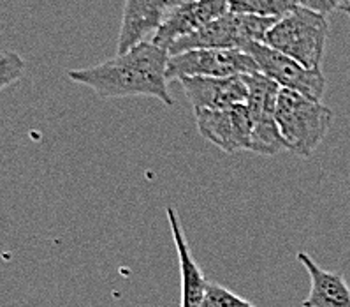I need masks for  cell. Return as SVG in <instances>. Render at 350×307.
Returning <instances> with one entry per match:
<instances>
[{
	"mask_svg": "<svg viewBox=\"0 0 350 307\" xmlns=\"http://www.w3.org/2000/svg\"><path fill=\"white\" fill-rule=\"evenodd\" d=\"M299 4L301 8H306L310 11L327 16V14L338 11V9L350 5V0H299Z\"/></svg>",
	"mask_w": 350,
	"mask_h": 307,
	"instance_id": "17",
	"label": "cell"
},
{
	"mask_svg": "<svg viewBox=\"0 0 350 307\" xmlns=\"http://www.w3.org/2000/svg\"><path fill=\"white\" fill-rule=\"evenodd\" d=\"M194 113L199 134L224 152H254V124L247 104L222 112L198 110Z\"/></svg>",
	"mask_w": 350,
	"mask_h": 307,
	"instance_id": "8",
	"label": "cell"
},
{
	"mask_svg": "<svg viewBox=\"0 0 350 307\" xmlns=\"http://www.w3.org/2000/svg\"><path fill=\"white\" fill-rule=\"evenodd\" d=\"M190 104L198 110L222 112L247 104L248 87L245 76L231 78H183L180 79Z\"/></svg>",
	"mask_w": 350,
	"mask_h": 307,
	"instance_id": "11",
	"label": "cell"
},
{
	"mask_svg": "<svg viewBox=\"0 0 350 307\" xmlns=\"http://www.w3.org/2000/svg\"><path fill=\"white\" fill-rule=\"evenodd\" d=\"M231 0H196L189 4L171 8L164 25L153 36L152 42L169 51V48L182 38L198 32L217 18L229 13Z\"/></svg>",
	"mask_w": 350,
	"mask_h": 307,
	"instance_id": "9",
	"label": "cell"
},
{
	"mask_svg": "<svg viewBox=\"0 0 350 307\" xmlns=\"http://www.w3.org/2000/svg\"><path fill=\"white\" fill-rule=\"evenodd\" d=\"M260 73L256 60L243 50H192L169 55L167 79L231 78Z\"/></svg>",
	"mask_w": 350,
	"mask_h": 307,
	"instance_id": "5",
	"label": "cell"
},
{
	"mask_svg": "<svg viewBox=\"0 0 350 307\" xmlns=\"http://www.w3.org/2000/svg\"><path fill=\"white\" fill-rule=\"evenodd\" d=\"M243 51L256 60L260 73L273 79L280 88L297 92L313 101H321L324 96L327 82L322 71L301 66L294 58L269 48L264 42H250L245 46Z\"/></svg>",
	"mask_w": 350,
	"mask_h": 307,
	"instance_id": "6",
	"label": "cell"
},
{
	"mask_svg": "<svg viewBox=\"0 0 350 307\" xmlns=\"http://www.w3.org/2000/svg\"><path fill=\"white\" fill-rule=\"evenodd\" d=\"M165 214H167L169 228H171V235H173L174 245H176L178 263H180V278H182L180 307H204L210 281L206 279V275L202 274L201 267L198 265V262L192 256V251H190L189 242H187L178 212L173 207H167Z\"/></svg>",
	"mask_w": 350,
	"mask_h": 307,
	"instance_id": "12",
	"label": "cell"
},
{
	"mask_svg": "<svg viewBox=\"0 0 350 307\" xmlns=\"http://www.w3.org/2000/svg\"><path fill=\"white\" fill-rule=\"evenodd\" d=\"M167 64L169 51L146 41L97 66L69 71L67 76L103 99L148 96L171 106L174 99L167 85Z\"/></svg>",
	"mask_w": 350,
	"mask_h": 307,
	"instance_id": "1",
	"label": "cell"
},
{
	"mask_svg": "<svg viewBox=\"0 0 350 307\" xmlns=\"http://www.w3.org/2000/svg\"><path fill=\"white\" fill-rule=\"evenodd\" d=\"M248 87L247 108L254 124V152L260 156H275L285 150V143L276 124V103L280 87L264 76L245 75Z\"/></svg>",
	"mask_w": 350,
	"mask_h": 307,
	"instance_id": "7",
	"label": "cell"
},
{
	"mask_svg": "<svg viewBox=\"0 0 350 307\" xmlns=\"http://www.w3.org/2000/svg\"><path fill=\"white\" fill-rule=\"evenodd\" d=\"M327 16L297 8L294 13L278 20L264 38V45L294 58L308 69H321L327 41Z\"/></svg>",
	"mask_w": 350,
	"mask_h": 307,
	"instance_id": "3",
	"label": "cell"
},
{
	"mask_svg": "<svg viewBox=\"0 0 350 307\" xmlns=\"http://www.w3.org/2000/svg\"><path fill=\"white\" fill-rule=\"evenodd\" d=\"M25 73V60L16 51L0 53V92L14 85Z\"/></svg>",
	"mask_w": 350,
	"mask_h": 307,
	"instance_id": "15",
	"label": "cell"
},
{
	"mask_svg": "<svg viewBox=\"0 0 350 307\" xmlns=\"http://www.w3.org/2000/svg\"><path fill=\"white\" fill-rule=\"evenodd\" d=\"M342 11H343V13H345V14H347V16H349V18H350V5H347V8H343V9H342Z\"/></svg>",
	"mask_w": 350,
	"mask_h": 307,
	"instance_id": "19",
	"label": "cell"
},
{
	"mask_svg": "<svg viewBox=\"0 0 350 307\" xmlns=\"http://www.w3.org/2000/svg\"><path fill=\"white\" fill-rule=\"evenodd\" d=\"M278 20L226 13L198 32L182 38L169 48V55L192 50H245L250 42H264L266 34Z\"/></svg>",
	"mask_w": 350,
	"mask_h": 307,
	"instance_id": "4",
	"label": "cell"
},
{
	"mask_svg": "<svg viewBox=\"0 0 350 307\" xmlns=\"http://www.w3.org/2000/svg\"><path fill=\"white\" fill-rule=\"evenodd\" d=\"M276 124L285 150L299 158H312L333 124V112L321 101L280 88Z\"/></svg>",
	"mask_w": 350,
	"mask_h": 307,
	"instance_id": "2",
	"label": "cell"
},
{
	"mask_svg": "<svg viewBox=\"0 0 350 307\" xmlns=\"http://www.w3.org/2000/svg\"><path fill=\"white\" fill-rule=\"evenodd\" d=\"M297 260L310 275V293L301 307H350V286L345 275L327 272L303 251L297 253Z\"/></svg>",
	"mask_w": 350,
	"mask_h": 307,
	"instance_id": "13",
	"label": "cell"
},
{
	"mask_svg": "<svg viewBox=\"0 0 350 307\" xmlns=\"http://www.w3.org/2000/svg\"><path fill=\"white\" fill-rule=\"evenodd\" d=\"M189 2H196V0H169V4H171V8H178V5L189 4Z\"/></svg>",
	"mask_w": 350,
	"mask_h": 307,
	"instance_id": "18",
	"label": "cell"
},
{
	"mask_svg": "<svg viewBox=\"0 0 350 307\" xmlns=\"http://www.w3.org/2000/svg\"><path fill=\"white\" fill-rule=\"evenodd\" d=\"M299 0H231V13L282 20L299 8Z\"/></svg>",
	"mask_w": 350,
	"mask_h": 307,
	"instance_id": "14",
	"label": "cell"
},
{
	"mask_svg": "<svg viewBox=\"0 0 350 307\" xmlns=\"http://www.w3.org/2000/svg\"><path fill=\"white\" fill-rule=\"evenodd\" d=\"M204 307H256L248 300L241 299L239 295L231 291L229 288L222 286L219 282H210L206 291Z\"/></svg>",
	"mask_w": 350,
	"mask_h": 307,
	"instance_id": "16",
	"label": "cell"
},
{
	"mask_svg": "<svg viewBox=\"0 0 350 307\" xmlns=\"http://www.w3.org/2000/svg\"><path fill=\"white\" fill-rule=\"evenodd\" d=\"M169 11V0H125L116 53H127L141 42L152 41Z\"/></svg>",
	"mask_w": 350,
	"mask_h": 307,
	"instance_id": "10",
	"label": "cell"
}]
</instances>
